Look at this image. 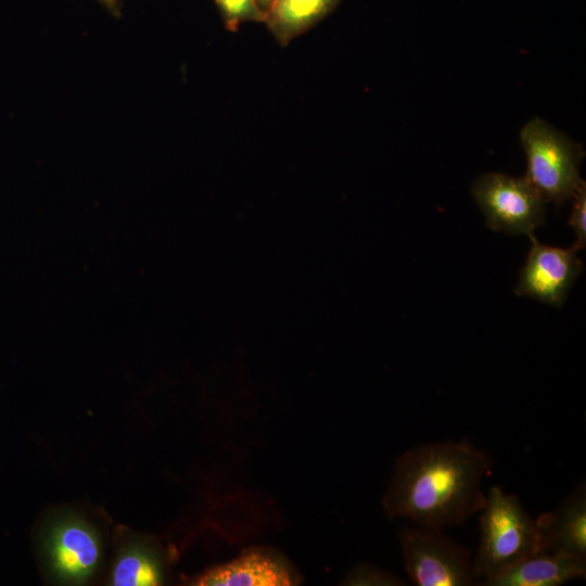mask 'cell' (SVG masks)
<instances>
[{"label":"cell","mask_w":586,"mask_h":586,"mask_svg":"<svg viewBox=\"0 0 586 586\" xmlns=\"http://www.w3.org/2000/svg\"><path fill=\"white\" fill-rule=\"evenodd\" d=\"M492 466L489 454L468 442L415 446L395 463L383 497L384 511L388 518H408L440 531L461 525L483 509L482 482Z\"/></svg>","instance_id":"1"},{"label":"cell","mask_w":586,"mask_h":586,"mask_svg":"<svg viewBox=\"0 0 586 586\" xmlns=\"http://www.w3.org/2000/svg\"><path fill=\"white\" fill-rule=\"evenodd\" d=\"M104 4H106L109 8L113 9L116 5V0H100Z\"/></svg>","instance_id":"17"},{"label":"cell","mask_w":586,"mask_h":586,"mask_svg":"<svg viewBox=\"0 0 586 586\" xmlns=\"http://www.w3.org/2000/svg\"><path fill=\"white\" fill-rule=\"evenodd\" d=\"M271 0H257L259 8L265 12Z\"/></svg>","instance_id":"16"},{"label":"cell","mask_w":586,"mask_h":586,"mask_svg":"<svg viewBox=\"0 0 586 586\" xmlns=\"http://www.w3.org/2000/svg\"><path fill=\"white\" fill-rule=\"evenodd\" d=\"M586 576V559L559 552H538L483 581L485 586H559Z\"/></svg>","instance_id":"10"},{"label":"cell","mask_w":586,"mask_h":586,"mask_svg":"<svg viewBox=\"0 0 586 586\" xmlns=\"http://www.w3.org/2000/svg\"><path fill=\"white\" fill-rule=\"evenodd\" d=\"M342 0H271L264 23L281 46L328 16Z\"/></svg>","instance_id":"11"},{"label":"cell","mask_w":586,"mask_h":586,"mask_svg":"<svg viewBox=\"0 0 586 586\" xmlns=\"http://www.w3.org/2000/svg\"><path fill=\"white\" fill-rule=\"evenodd\" d=\"M543 550L586 559V486L581 483L559 506L535 519Z\"/></svg>","instance_id":"9"},{"label":"cell","mask_w":586,"mask_h":586,"mask_svg":"<svg viewBox=\"0 0 586 586\" xmlns=\"http://www.w3.org/2000/svg\"><path fill=\"white\" fill-rule=\"evenodd\" d=\"M514 293L560 307L583 269L572 247L560 249L542 244L534 234Z\"/></svg>","instance_id":"7"},{"label":"cell","mask_w":586,"mask_h":586,"mask_svg":"<svg viewBox=\"0 0 586 586\" xmlns=\"http://www.w3.org/2000/svg\"><path fill=\"white\" fill-rule=\"evenodd\" d=\"M43 549L52 574L67 584L87 581L101 559L97 530L75 515H64L51 524Z\"/></svg>","instance_id":"6"},{"label":"cell","mask_w":586,"mask_h":586,"mask_svg":"<svg viewBox=\"0 0 586 586\" xmlns=\"http://www.w3.org/2000/svg\"><path fill=\"white\" fill-rule=\"evenodd\" d=\"M471 191L493 230L531 235L545 222L546 201L525 177L487 173Z\"/></svg>","instance_id":"5"},{"label":"cell","mask_w":586,"mask_h":586,"mask_svg":"<svg viewBox=\"0 0 586 586\" xmlns=\"http://www.w3.org/2000/svg\"><path fill=\"white\" fill-rule=\"evenodd\" d=\"M162 581L161 560L150 546L141 540H128L118 548L112 568V585H158Z\"/></svg>","instance_id":"12"},{"label":"cell","mask_w":586,"mask_h":586,"mask_svg":"<svg viewBox=\"0 0 586 586\" xmlns=\"http://www.w3.org/2000/svg\"><path fill=\"white\" fill-rule=\"evenodd\" d=\"M571 199L573 200V206L569 224L574 229L576 235V241L572 245V249L574 251H578L585 247L586 244V183L584 180L577 187Z\"/></svg>","instance_id":"15"},{"label":"cell","mask_w":586,"mask_h":586,"mask_svg":"<svg viewBox=\"0 0 586 586\" xmlns=\"http://www.w3.org/2000/svg\"><path fill=\"white\" fill-rule=\"evenodd\" d=\"M480 512V545L473 559L480 584L544 551L536 521L518 496L493 486Z\"/></svg>","instance_id":"2"},{"label":"cell","mask_w":586,"mask_h":586,"mask_svg":"<svg viewBox=\"0 0 586 586\" xmlns=\"http://www.w3.org/2000/svg\"><path fill=\"white\" fill-rule=\"evenodd\" d=\"M226 27L235 31L242 23L264 22L265 12L257 0H215Z\"/></svg>","instance_id":"13"},{"label":"cell","mask_w":586,"mask_h":586,"mask_svg":"<svg viewBox=\"0 0 586 586\" xmlns=\"http://www.w3.org/2000/svg\"><path fill=\"white\" fill-rule=\"evenodd\" d=\"M405 568L418 586L480 585L471 551L440 530L404 528L398 534Z\"/></svg>","instance_id":"4"},{"label":"cell","mask_w":586,"mask_h":586,"mask_svg":"<svg viewBox=\"0 0 586 586\" xmlns=\"http://www.w3.org/2000/svg\"><path fill=\"white\" fill-rule=\"evenodd\" d=\"M344 582L346 585L398 586L406 584L402 578L393 575L392 573L384 572L367 564L357 565L353 571L347 574Z\"/></svg>","instance_id":"14"},{"label":"cell","mask_w":586,"mask_h":586,"mask_svg":"<svg viewBox=\"0 0 586 586\" xmlns=\"http://www.w3.org/2000/svg\"><path fill=\"white\" fill-rule=\"evenodd\" d=\"M520 140L526 156L524 177L546 202L561 206L583 181L582 145L539 117L523 126Z\"/></svg>","instance_id":"3"},{"label":"cell","mask_w":586,"mask_h":586,"mask_svg":"<svg viewBox=\"0 0 586 586\" xmlns=\"http://www.w3.org/2000/svg\"><path fill=\"white\" fill-rule=\"evenodd\" d=\"M204 586H282L296 584L291 566L281 557L263 548L244 551L239 558L212 568L194 583Z\"/></svg>","instance_id":"8"}]
</instances>
